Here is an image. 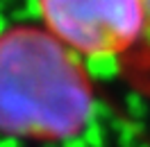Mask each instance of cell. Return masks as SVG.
Instances as JSON below:
<instances>
[{"label": "cell", "mask_w": 150, "mask_h": 147, "mask_svg": "<svg viewBox=\"0 0 150 147\" xmlns=\"http://www.w3.org/2000/svg\"><path fill=\"white\" fill-rule=\"evenodd\" d=\"M143 32L137 48L123 61H118V75H123L141 97H150V0H141Z\"/></svg>", "instance_id": "3957f363"}, {"label": "cell", "mask_w": 150, "mask_h": 147, "mask_svg": "<svg viewBox=\"0 0 150 147\" xmlns=\"http://www.w3.org/2000/svg\"><path fill=\"white\" fill-rule=\"evenodd\" d=\"M46 32L86 59L123 61L143 32L141 0H39Z\"/></svg>", "instance_id": "7a4b0ae2"}, {"label": "cell", "mask_w": 150, "mask_h": 147, "mask_svg": "<svg viewBox=\"0 0 150 147\" xmlns=\"http://www.w3.org/2000/svg\"><path fill=\"white\" fill-rule=\"evenodd\" d=\"M84 61L34 25L0 36V136L64 143L93 120Z\"/></svg>", "instance_id": "6da1fadb"}, {"label": "cell", "mask_w": 150, "mask_h": 147, "mask_svg": "<svg viewBox=\"0 0 150 147\" xmlns=\"http://www.w3.org/2000/svg\"><path fill=\"white\" fill-rule=\"evenodd\" d=\"M0 147H21V138H14V136H0Z\"/></svg>", "instance_id": "277c9868"}, {"label": "cell", "mask_w": 150, "mask_h": 147, "mask_svg": "<svg viewBox=\"0 0 150 147\" xmlns=\"http://www.w3.org/2000/svg\"><path fill=\"white\" fill-rule=\"evenodd\" d=\"M62 147H86V143L82 140V136H75V138H68L62 143Z\"/></svg>", "instance_id": "5b68a950"}, {"label": "cell", "mask_w": 150, "mask_h": 147, "mask_svg": "<svg viewBox=\"0 0 150 147\" xmlns=\"http://www.w3.org/2000/svg\"><path fill=\"white\" fill-rule=\"evenodd\" d=\"M7 23H9V20H7V16H5L2 11H0V36H2V34H5L7 29H9V25H7Z\"/></svg>", "instance_id": "8992f818"}]
</instances>
